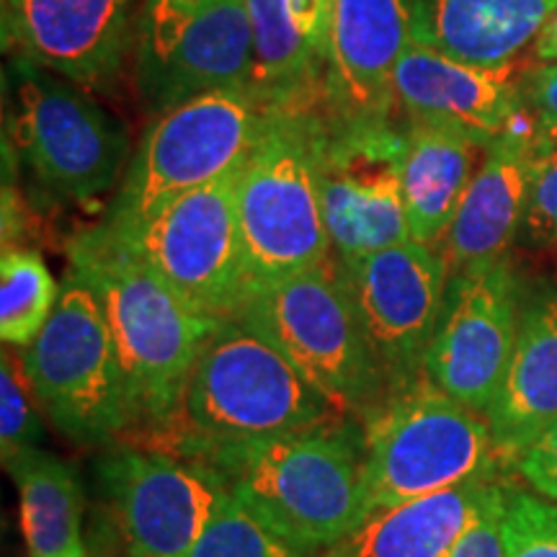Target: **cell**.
I'll return each mask as SVG.
<instances>
[{
	"mask_svg": "<svg viewBox=\"0 0 557 557\" xmlns=\"http://www.w3.org/2000/svg\"><path fill=\"white\" fill-rule=\"evenodd\" d=\"M70 269L99 297L127 380L132 434L156 444L176 421L199 348L220 318L194 310L103 225L75 235Z\"/></svg>",
	"mask_w": 557,
	"mask_h": 557,
	"instance_id": "obj_1",
	"label": "cell"
},
{
	"mask_svg": "<svg viewBox=\"0 0 557 557\" xmlns=\"http://www.w3.org/2000/svg\"><path fill=\"white\" fill-rule=\"evenodd\" d=\"M189 459L207 465L230 496L312 557L364 519V426L354 416Z\"/></svg>",
	"mask_w": 557,
	"mask_h": 557,
	"instance_id": "obj_2",
	"label": "cell"
},
{
	"mask_svg": "<svg viewBox=\"0 0 557 557\" xmlns=\"http://www.w3.org/2000/svg\"><path fill=\"white\" fill-rule=\"evenodd\" d=\"M346 416L278 348L240 318H220L199 348L173 426L158 447L194 457Z\"/></svg>",
	"mask_w": 557,
	"mask_h": 557,
	"instance_id": "obj_3",
	"label": "cell"
},
{
	"mask_svg": "<svg viewBox=\"0 0 557 557\" xmlns=\"http://www.w3.org/2000/svg\"><path fill=\"white\" fill-rule=\"evenodd\" d=\"M323 139L310 116L274 107L240 169L238 230L250 292L333 259L320 197Z\"/></svg>",
	"mask_w": 557,
	"mask_h": 557,
	"instance_id": "obj_4",
	"label": "cell"
},
{
	"mask_svg": "<svg viewBox=\"0 0 557 557\" xmlns=\"http://www.w3.org/2000/svg\"><path fill=\"white\" fill-rule=\"evenodd\" d=\"M341 413L364 418L389 398L341 261L256 287L238 310Z\"/></svg>",
	"mask_w": 557,
	"mask_h": 557,
	"instance_id": "obj_5",
	"label": "cell"
},
{
	"mask_svg": "<svg viewBox=\"0 0 557 557\" xmlns=\"http://www.w3.org/2000/svg\"><path fill=\"white\" fill-rule=\"evenodd\" d=\"M364 517L380 508L493 480L500 459L491 423L423 377L364 421Z\"/></svg>",
	"mask_w": 557,
	"mask_h": 557,
	"instance_id": "obj_6",
	"label": "cell"
},
{
	"mask_svg": "<svg viewBox=\"0 0 557 557\" xmlns=\"http://www.w3.org/2000/svg\"><path fill=\"white\" fill-rule=\"evenodd\" d=\"M274 107L256 88L209 90L156 116L139 139L101 225L129 230L184 194L240 169Z\"/></svg>",
	"mask_w": 557,
	"mask_h": 557,
	"instance_id": "obj_7",
	"label": "cell"
},
{
	"mask_svg": "<svg viewBox=\"0 0 557 557\" xmlns=\"http://www.w3.org/2000/svg\"><path fill=\"white\" fill-rule=\"evenodd\" d=\"M32 395L70 442L114 447L132 434L127 380L99 297L67 271L52 318L18 351Z\"/></svg>",
	"mask_w": 557,
	"mask_h": 557,
	"instance_id": "obj_8",
	"label": "cell"
},
{
	"mask_svg": "<svg viewBox=\"0 0 557 557\" xmlns=\"http://www.w3.org/2000/svg\"><path fill=\"white\" fill-rule=\"evenodd\" d=\"M13 150L41 189L90 205L122 184L129 137L88 88L50 70L11 60Z\"/></svg>",
	"mask_w": 557,
	"mask_h": 557,
	"instance_id": "obj_9",
	"label": "cell"
},
{
	"mask_svg": "<svg viewBox=\"0 0 557 557\" xmlns=\"http://www.w3.org/2000/svg\"><path fill=\"white\" fill-rule=\"evenodd\" d=\"M240 169L184 194L135 227L103 225L209 318H235L250 292L238 230Z\"/></svg>",
	"mask_w": 557,
	"mask_h": 557,
	"instance_id": "obj_10",
	"label": "cell"
},
{
	"mask_svg": "<svg viewBox=\"0 0 557 557\" xmlns=\"http://www.w3.org/2000/svg\"><path fill=\"white\" fill-rule=\"evenodd\" d=\"M132 54L139 99L152 120L209 90L250 86L253 34L246 0H143Z\"/></svg>",
	"mask_w": 557,
	"mask_h": 557,
	"instance_id": "obj_11",
	"label": "cell"
},
{
	"mask_svg": "<svg viewBox=\"0 0 557 557\" xmlns=\"http://www.w3.org/2000/svg\"><path fill=\"white\" fill-rule=\"evenodd\" d=\"M96 475L124 557H186L230 498L207 465L148 444L107 447Z\"/></svg>",
	"mask_w": 557,
	"mask_h": 557,
	"instance_id": "obj_12",
	"label": "cell"
},
{
	"mask_svg": "<svg viewBox=\"0 0 557 557\" xmlns=\"http://www.w3.org/2000/svg\"><path fill=\"white\" fill-rule=\"evenodd\" d=\"M524 292L508 256L449 274L423 377L487 418L517 346Z\"/></svg>",
	"mask_w": 557,
	"mask_h": 557,
	"instance_id": "obj_13",
	"label": "cell"
},
{
	"mask_svg": "<svg viewBox=\"0 0 557 557\" xmlns=\"http://www.w3.org/2000/svg\"><path fill=\"white\" fill-rule=\"evenodd\" d=\"M338 261L389 395L421 382L449 282L442 250L406 240Z\"/></svg>",
	"mask_w": 557,
	"mask_h": 557,
	"instance_id": "obj_14",
	"label": "cell"
},
{
	"mask_svg": "<svg viewBox=\"0 0 557 557\" xmlns=\"http://www.w3.org/2000/svg\"><path fill=\"white\" fill-rule=\"evenodd\" d=\"M143 0H0L5 58L109 88L135 50Z\"/></svg>",
	"mask_w": 557,
	"mask_h": 557,
	"instance_id": "obj_15",
	"label": "cell"
},
{
	"mask_svg": "<svg viewBox=\"0 0 557 557\" xmlns=\"http://www.w3.org/2000/svg\"><path fill=\"white\" fill-rule=\"evenodd\" d=\"M403 135L387 127L344 129L323 139L320 197L333 253L359 259L410 238L400 189Z\"/></svg>",
	"mask_w": 557,
	"mask_h": 557,
	"instance_id": "obj_16",
	"label": "cell"
},
{
	"mask_svg": "<svg viewBox=\"0 0 557 557\" xmlns=\"http://www.w3.org/2000/svg\"><path fill=\"white\" fill-rule=\"evenodd\" d=\"M410 41L408 0H333L325 86L344 129L387 127Z\"/></svg>",
	"mask_w": 557,
	"mask_h": 557,
	"instance_id": "obj_17",
	"label": "cell"
},
{
	"mask_svg": "<svg viewBox=\"0 0 557 557\" xmlns=\"http://www.w3.org/2000/svg\"><path fill=\"white\" fill-rule=\"evenodd\" d=\"M395 107L410 122L468 129L487 145L527 116L521 73L480 67L410 41L395 73Z\"/></svg>",
	"mask_w": 557,
	"mask_h": 557,
	"instance_id": "obj_18",
	"label": "cell"
},
{
	"mask_svg": "<svg viewBox=\"0 0 557 557\" xmlns=\"http://www.w3.org/2000/svg\"><path fill=\"white\" fill-rule=\"evenodd\" d=\"M532 165L534 143L529 120L487 145L438 248L449 274L506 259L524 225Z\"/></svg>",
	"mask_w": 557,
	"mask_h": 557,
	"instance_id": "obj_19",
	"label": "cell"
},
{
	"mask_svg": "<svg viewBox=\"0 0 557 557\" xmlns=\"http://www.w3.org/2000/svg\"><path fill=\"white\" fill-rule=\"evenodd\" d=\"M557 421V284L524 292L517 346L498 398L487 410L500 457L517 462Z\"/></svg>",
	"mask_w": 557,
	"mask_h": 557,
	"instance_id": "obj_20",
	"label": "cell"
},
{
	"mask_svg": "<svg viewBox=\"0 0 557 557\" xmlns=\"http://www.w3.org/2000/svg\"><path fill=\"white\" fill-rule=\"evenodd\" d=\"M557 0H408L410 39L459 62L511 67Z\"/></svg>",
	"mask_w": 557,
	"mask_h": 557,
	"instance_id": "obj_21",
	"label": "cell"
},
{
	"mask_svg": "<svg viewBox=\"0 0 557 557\" xmlns=\"http://www.w3.org/2000/svg\"><path fill=\"white\" fill-rule=\"evenodd\" d=\"M400 135V189L410 238L442 248L487 143L468 129L426 122H408Z\"/></svg>",
	"mask_w": 557,
	"mask_h": 557,
	"instance_id": "obj_22",
	"label": "cell"
},
{
	"mask_svg": "<svg viewBox=\"0 0 557 557\" xmlns=\"http://www.w3.org/2000/svg\"><path fill=\"white\" fill-rule=\"evenodd\" d=\"M256 88L271 107H292L329 62L333 0H246Z\"/></svg>",
	"mask_w": 557,
	"mask_h": 557,
	"instance_id": "obj_23",
	"label": "cell"
},
{
	"mask_svg": "<svg viewBox=\"0 0 557 557\" xmlns=\"http://www.w3.org/2000/svg\"><path fill=\"white\" fill-rule=\"evenodd\" d=\"M493 480L470 483L380 508L315 557H444L483 500Z\"/></svg>",
	"mask_w": 557,
	"mask_h": 557,
	"instance_id": "obj_24",
	"label": "cell"
},
{
	"mask_svg": "<svg viewBox=\"0 0 557 557\" xmlns=\"http://www.w3.org/2000/svg\"><path fill=\"white\" fill-rule=\"evenodd\" d=\"M18 487L26 557H94L83 537V493L73 468L32 451L11 470Z\"/></svg>",
	"mask_w": 557,
	"mask_h": 557,
	"instance_id": "obj_25",
	"label": "cell"
},
{
	"mask_svg": "<svg viewBox=\"0 0 557 557\" xmlns=\"http://www.w3.org/2000/svg\"><path fill=\"white\" fill-rule=\"evenodd\" d=\"M60 287L34 248H3L0 259V338L26 348L52 318Z\"/></svg>",
	"mask_w": 557,
	"mask_h": 557,
	"instance_id": "obj_26",
	"label": "cell"
},
{
	"mask_svg": "<svg viewBox=\"0 0 557 557\" xmlns=\"http://www.w3.org/2000/svg\"><path fill=\"white\" fill-rule=\"evenodd\" d=\"M186 557H312L230 496Z\"/></svg>",
	"mask_w": 557,
	"mask_h": 557,
	"instance_id": "obj_27",
	"label": "cell"
},
{
	"mask_svg": "<svg viewBox=\"0 0 557 557\" xmlns=\"http://www.w3.org/2000/svg\"><path fill=\"white\" fill-rule=\"evenodd\" d=\"M29 393L24 374L5 351L0 361V455L9 472L21 459L37 451L39 418L32 408Z\"/></svg>",
	"mask_w": 557,
	"mask_h": 557,
	"instance_id": "obj_28",
	"label": "cell"
},
{
	"mask_svg": "<svg viewBox=\"0 0 557 557\" xmlns=\"http://www.w3.org/2000/svg\"><path fill=\"white\" fill-rule=\"evenodd\" d=\"M506 557H557V504L508 491Z\"/></svg>",
	"mask_w": 557,
	"mask_h": 557,
	"instance_id": "obj_29",
	"label": "cell"
},
{
	"mask_svg": "<svg viewBox=\"0 0 557 557\" xmlns=\"http://www.w3.org/2000/svg\"><path fill=\"white\" fill-rule=\"evenodd\" d=\"M521 240L537 248H557V145L534 150Z\"/></svg>",
	"mask_w": 557,
	"mask_h": 557,
	"instance_id": "obj_30",
	"label": "cell"
},
{
	"mask_svg": "<svg viewBox=\"0 0 557 557\" xmlns=\"http://www.w3.org/2000/svg\"><path fill=\"white\" fill-rule=\"evenodd\" d=\"M508 487L493 480L483 500L444 557H506Z\"/></svg>",
	"mask_w": 557,
	"mask_h": 557,
	"instance_id": "obj_31",
	"label": "cell"
},
{
	"mask_svg": "<svg viewBox=\"0 0 557 557\" xmlns=\"http://www.w3.org/2000/svg\"><path fill=\"white\" fill-rule=\"evenodd\" d=\"M527 120L532 124L534 150L557 145V65H532L521 73Z\"/></svg>",
	"mask_w": 557,
	"mask_h": 557,
	"instance_id": "obj_32",
	"label": "cell"
},
{
	"mask_svg": "<svg viewBox=\"0 0 557 557\" xmlns=\"http://www.w3.org/2000/svg\"><path fill=\"white\" fill-rule=\"evenodd\" d=\"M513 465L542 498L557 504V421L540 438H534Z\"/></svg>",
	"mask_w": 557,
	"mask_h": 557,
	"instance_id": "obj_33",
	"label": "cell"
},
{
	"mask_svg": "<svg viewBox=\"0 0 557 557\" xmlns=\"http://www.w3.org/2000/svg\"><path fill=\"white\" fill-rule=\"evenodd\" d=\"M534 65H557V9L545 21L532 45Z\"/></svg>",
	"mask_w": 557,
	"mask_h": 557,
	"instance_id": "obj_34",
	"label": "cell"
}]
</instances>
